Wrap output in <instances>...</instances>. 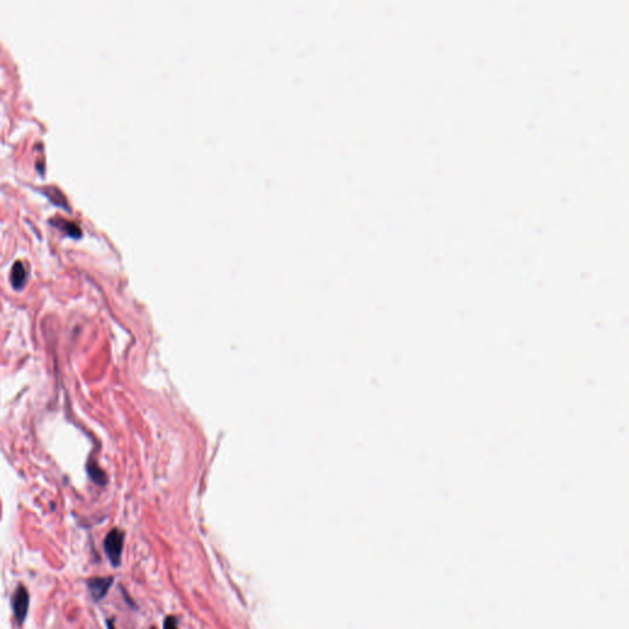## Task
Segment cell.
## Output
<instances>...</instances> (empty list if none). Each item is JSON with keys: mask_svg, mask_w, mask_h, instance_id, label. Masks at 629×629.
I'll use <instances>...</instances> for the list:
<instances>
[{"mask_svg": "<svg viewBox=\"0 0 629 629\" xmlns=\"http://www.w3.org/2000/svg\"><path fill=\"white\" fill-rule=\"evenodd\" d=\"M123 544H124V533L118 529H113L104 538V552L113 567H118L121 564Z\"/></svg>", "mask_w": 629, "mask_h": 629, "instance_id": "1", "label": "cell"}, {"mask_svg": "<svg viewBox=\"0 0 629 629\" xmlns=\"http://www.w3.org/2000/svg\"><path fill=\"white\" fill-rule=\"evenodd\" d=\"M29 603H30V597H29V593H27L26 588H25L24 585H18V586L16 588V590H15L14 595H12V599H11L12 611H14V616H15V618H16L18 624H23L25 622V619H26L27 617V612H29Z\"/></svg>", "mask_w": 629, "mask_h": 629, "instance_id": "2", "label": "cell"}, {"mask_svg": "<svg viewBox=\"0 0 629 629\" xmlns=\"http://www.w3.org/2000/svg\"><path fill=\"white\" fill-rule=\"evenodd\" d=\"M113 584L112 576H103V578H92L88 581V588L90 591L92 599L95 601H101L109 593L110 588Z\"/></svg>", "mask_w": 629, "mask_h": 629, "instance_id": "3", "label": "cell"}, {"mask_svg": "<svg viewBox=\"0 0 629 629\" xmlns=\"http://www.w3.org/2000/svg\"><path fill=\"white\" fill-rule=\"evenodd\" d=\"M26 278H27L26 268L24 267L23 262L17 261L16 263L14 264V267H12V270H11V284H12V286H14L15 289L23 288L25 283H26Z\"/></svg>", "mask_w": 629, "mask_h": 629, "instance_id": "4", "label": "cell"}, {"mask_svg": "<svg viewBox=\"0 0 629 629\" xmlns=\"http://www.w3.org/2000/svg\"><path fill=\"white\" fill-rule=\"evenodd\" d=\"M52 223H54L58 227H60L61 230L66 231L69 236H72V237L81 236V230H80V227L78 226V225H76L75 223H73V221L63 220V219H55V220H52Z\"/></svg>", "mask_w": 629, "mask_h": 629, "instance_id": "5", "label": "cell"}, {"mask_svg": "<svg viewBox=\"0 0 629 629\" xmlns=\"http://www.w3.org/2000/svg\"><path fill=\"white\" fill-rule=\"evenodd\" d=\"M45 192L47 193L48 198H51L52 200H53V202L55 203V204H58V205H63L64 208H67V205H68V204H67V200H66V198H64V196H63V194H61V193L59 192V191H58V190H55V188L47 187V188H46V190H45Z\"/></svg>", "mask_w": 629, "mask_h": 629, "instance_id": "6", "label": "cell"}, {"mask_svg": "<svg viewBox=\"0 0 629 629\" xmlns=\"http://www.w3.org/2000/svg\"><path fill=\"white\" fill-rule=\"evenodd\" d=\"M163 629H178L176 618L172 617V616L166 617L165 621H163Z\"/></svg>", "mask_w": 629, "mask_h": 629, "instance_id": "7", "label": "cell"}, {"mask_svg": "<svg viewBox=\"0 0 629 629\" xmlns=\"http://www.w3.org/2000/svg\"><path fill=\"white\" fill-rule=\"evenodd\" d=\"M107 628H109V629H116L115 627H113V625H112V623H111V622H107Z\"/></svg>", "mask_w": 629, "mask_h": 629, "instance_id": "8", "label": "cell"}, {"mask_svg": "<svg viewBox=\"0 0 629 629\" xmlns=\"http://www.w3.org/2000/svg\"><path fill=\"white\" fill-rule=\"evenodd\" d=\"M152 629H156V628H152Z\"/></svg>", "mask_w": 629, "mask_h": 629, "instance_id": "9", "label": "cell"}]
</instances>
